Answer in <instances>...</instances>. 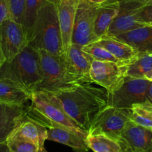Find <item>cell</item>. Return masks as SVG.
Masks as SVG:
<instances>
[{"instance_id": "f546056e", "label": "cell", "mask_w": 152, "mask_h": 152, "mask_svg": "<svg viewBox=\"0 0 152 152\" xmlns=\"http://www.w3.org/2000/svg\"><path fill=\"white\" fill-rule=\"evenodd\" d=\"M11 18L8 0H0V25L7 19Z\"/></svg>"}, {"instance_id": "30bf717a", "label": "cell", "mask_w": 152, "mask_h": 152, "mask_svg": "<svg viewBox=\"0 0 152 152\" xmlns=\"http://www.w3.org/2000/svg\"><path fill=\"white\" fill-rule=\"evenodd\" d=\"M0 44L5 61L14 59L28 45L27 34L21 23L8 18L0 25Z\"/></svg>"}, {"instance_id": "8992f818", "label": "cell", "mask_w": 152, "mask_h": 152, "mask_svg": "<svg viewBox=\"0 0 152 152\" xmlns=\"http://www.w3.org/2000/svg\"><path fill=\"white\" fill-rule=\"evenodd\" d=\"M149 84L150 81L145 78H132L127 75L117 90L108 93L107 105L119 109H130L135 104L149 101Z\"/></svg>"}, {"instance_id": "3957f363", "label": "cell", "mask_w": 152, "mask_h": 152, "mask_svg": "<svg viewBox=\"0 0 152 152\" xmlns=\"http://www.w3.org/2000/svg\"><path fill=\"white\" fill-rule=\"evenodd\" d=\"M17 83L32 93L42 79L39 52L28 45L11 61L0 67V80Z\"/></svg>"}, {"instance_id": "836d02e7", "label": "cell", "mask_w": 152, "mask_h": 152, "mask_svg": "<svg viewBox=\"0 0 152 152\" xmlns=\"http://www.w3.org/2000/svg\"><path fill=\"white\" fill-rule=\"evenodd\" d=\"M148 96L150 102H152V82L150 81V84L148 87Z\"/></svg>"}, {"instance_id": "7a4b0ae2", "label": "cell", "mask_w": 152, "mask_h": 152, "mask_svg": "<svg viewBox=\"0 0 152 152\" xmlns=\"http://www.w3.org/2000/svg\"><path fill=\"white\" fill-rule=\"evenodd\" d=\"M28 44L37 50L43 49L55 56H64L58 8L55 2L46 0L39 10Z\"/></svg>"}, {"instance_id": "f1b7e54d", "label": "cell", "mask_w": 152, "mask_h": 152, "mask_svg": "<svg viewBox=\"0 0 152 152\" xmlns=\"http://www.w3.org/2000/svg\"><path fill=\"white\" fill-rule=\"evenodd\" d=\"M137 22L144 25L152 23V5H143L139 9L136 15Z\"/></svg>"}, {"instance_id": "ffe728a7", "label": "cell", "mask_w": 152, "mask_h": 152, "mask_svg": "<svg viewBox=\"0 0 152 152\" xmlns=\"http://www.w3.org/2000/svg\"><path fill=\"white\" fill-rule=\"evenodd\" d=\"M13 133L37 145L40 150L44 148L45 141L47 140V128L28 117L26 114L24 120Z\"/></svg>"}, {"instance_id": "d4e9b609", "label": "cell", "mask_w": 152, "mask_h": 152, "mask_svg": "<svg viewBox=\"0 0 152 152\" xmlns=\"http://www.w3.org/2000/svg\"><path fill=\"white\" fill-rule=\"evenodd\" d=\"M152 70V55H139L128 65L127 75L137 78H144Z\"/></svg>"}, {"instance_id": "2e32d148", "label": "cell", "mask_w": 152, "mask_h": 152, "mask_svg": "<svg viewBox=\"0 0 152 152\" xmlns=\"http://www.w3.org/2000/svg\"><path fill=\"white\" fill-rule=\"evenodd\" d=\"M112 37L129 45L139 55H152V26H145Z\"/></svg>"}, {"instance_id": "d6a6232c", "label": "cell", "mask_w": 152, "mask_h": 152, "mask_svg": "<svg viewBox=\"0 0 152 152\" xmlns=\"http://www.w3.org/2000/svg\"><path fill=\"white\" fill-rule=\"evenodd\" d=\"M5 62V58L4 56L3 52H2V47H1V44H0V67L3 65L4 63Z\"/></svg>"}, {"instance_id": "6da1fadb", "label": "cell", "mask_w": 152, "mask_h": 152, "mask_svg": "<svg viewBox=\"0 0 152 152\" xmlns=\"http://www.w3.org/2000/svg\"><path fill=\"white\" fill-rule=\"evenodd\" d=\"M94 84L81 83L67 90L46 93L80 128L88 132L99 113L107 106L108 92Z\"/></svg>"}, {"instance_id": "52a82bcc", "label": "cell", "mask_w": 152, "mask_h": 152, "mask_svg": "<svg viewBox=\"0 0 152 152\" xmlns=\"http://www.w3.org/2000/svg\"><path fill=\"white\" fill-rule=\"evenodd\" d=\"M99 6L85 0H80L75 19L71 44L83 47L99 40L94 31Z\"/></svg>"}, {"instance_id": "ac0fdd59", "label": "cell", "mask_w": 152, "mask_h": 152, "mask_svg": "<svg viewBox=\"0 0 152 152\" xmlns=\"http://www.w3.org/2000/svg\"><path fill=\"white\" fill-rule=\"evenodd\" d=\"M119 11V0H108L99 6L94 31L99 39L105 37L114 19Z\"/></svg>"}, {"instance_id": "7402d4cb", "label": "cell", "mask_w": 152, "mask_h": 152, "mask_svg": "<svg viewBox=\"0 0 152 152\" xmlns=\"http://www.w3.org/2000/svg\"><path fill=\"white\" fill-rule=\"evenodd\" d=\"M129 119L137 125L152 131V102L146 101L130 108Z\"/></svg>"}, {"instance_id": "d590c367", "label": "cell", "mask_w": 152, "mask_h": 152, "mask_svg": "<svg viewBox=\"0 0 152 152\" xmlns=\"http://www.w3.org/2000/svg\"><path fill=\"white\" fill-rule=\"evenodd\" d=\"M144 78H145V79L148 80V81L152 82V70L151 72H149L148 74L145 75V76Z\"/></svg>"}, {"instance_id": "4dcf8cb0", "label": "cell", "mask_w": 152, "mask_h": 152, "mask_svg": "<svg viewBox=\"0 0 152 152\" xmlns=\"http://www.w3.org/2000/svg\"><path fill=\"white\" fill-rule=\"evenodd\" d=\"M85 1H87V2L93 4V5H102V4L106 2L107 1H108V0H85Z\"/></svg>"}, {"instance_id": "8fae6325", "label": "cell", "mask_w": 152, "mask_h": 152, "mask_svg": "<svg viewBox=\"0 0 152 152\" xmlns=\"http://www.w3.org/2000/svg\"><path fill=\"white\" fill-rule=\"evenodd\" d=\"M117 142L122 152H152V131L130 120Z\"/></svg>"}, {"instance_id": "484cf974", "label": "cell", "mask_w": 152, "mask_h": 152, "mask_svg": "<svg viewBox=\"0 0 152 152\" xmlns=\"http://www.w3.org/2000/svg\"><path fill=\"white\" fill-rule=\"evenodd\" d=\"M6 143L10 152H39L40 151L37 145L22 138L14 133L10 135Z\"/></svg>"}, {"instance_id": "8d00e7d4", "label": "cell", "mask_w": 152, "mask_h": 152, "mask_svg": "<svg viewBox=\"0 0 152 152\" xmlns=\"http://www.w3.org/2000/svg\"><path fill=\"white\" fill-rule=\"evenodd\" d=\"M39 152H48V151H46V149L45 148V147H44V148H42L41 150L39 151Z\"/></svg>"}, {"instance_id": "83f0119b", "label": "cell", "mask_w": 152, "mask_h": 152, "mask_svg": "<svg viewBox=\"0 0 152 152\" xmlns=\"http://www.w3.org/2000/svg\"><path fill=\"white\" fill-rule=\"evenodd\" d=\"M11 18L17 23H23L26 0H8Z\"/></svg>"}, {"instance_id": "1f68e13d", "label": "cell", "mask_w": 152, "mask_h": 152, "mask_svg": "<svg viewBox=\"0 0 152 152\" xmlns=\"http://www.w3.org/2000/svg\"><path fill=\"white\" fill-rule=\"evenodd\" d=\"M0 152H10L6 142L3 143H0Z\"/></svg>"}, {"instance_id": "5b68a950", "label": "cell", "mask_w": 152, "mask_h": 152, "mask_svg": "<svg viewBox=\"0 0 152 152\" xmlns=\"http://www.w3.org/2000/svg\"><path fill=\"white\" fill-rule=\"evenodd\" d=\"M42 79L35 91L56 93L72 88L81 82L69 74L65 66L64 57L52 55L46 50L40 49Z\"/></svg>"}, {"instance_id": "e0dca14e", "label": "cell", "mask_w": 152, "mask_h": 152, "mask_svg": "<svg viewBox=\"0 0 152 152\" xmlns=\"http://www.w3.org/2000/svg\"><path fill=\"white\" fill-rule=\"evenodd\" d=\"M47 128V140L56 142L72 148L76 152H88L87 138L78 135L73 131L60 125L49 123Z\"/></svg>"}, {"instance_id": "44dd1931", "label": "cell", "mask_w": 152, "mask_h": 152, "mask_svg": "<svg viewBox=\"0 0 152 152\" xmlns=\"http://www.w3.org/2000/svg\"><path fill=\"white\" fill-rule=\"evenodd\" d=\"M95 43L103 47L119 61L128 65L139 56L131 46L113 37H102Z\"/></svg>"}, {"instance_id": "d6986e66", "label": "cell", "mask_w": 152, "mask_h": 152, "mask_svg": "<svg viewBox=\"0 0 152 152\" xmlns=\"http://www.w3.org/2000/svg\"><path fill=\"white\" fill-rule=\"evenodd\" d=\"M31 93L11 80H0V102L8 104L26 107L31 101Z\"/></svg>"}, {"instance_id": "f35d334b", "label": "cell", "mask_w": 152, "mask_h": 152, "mask_svg": "<svg viewBox=\"0 0 152 152\" xmlns=\"http://www.w3.org/2000/svg\"><path fill=\"white\" fill-rule=\"evenodd\" d=\"M146 26H152V23H150V24H148V25H146Z\"/></svg>"}, {"instance_id": "4fadbf2b", "label": "cell", "mask_w": 152, "mask_h": 152, "mask_svg": "<svg viewBox=\"0 0 152 152\" xmlns=\"http://www.w3.org/2000/svg\"><path fill=\"white\" fill-rule=\"evenodd\" d=\"M67 71L79 82H93L90 72L93 59L82 50V46L72 43L64 56Z\"/></svg>"}, {"instance_id": "4316f807", "label": "cell", "mask_w": 152, "mask_h": 152, "mask_svg": "<svg viewBox=\"0 0 152 152\" xmlns=\"http://www.w3.org/2000/svg\"><path fill=\"white\" fill-rule=\"evenodd\" d=\"M82 50L90 55L93 60L99 61H110V62L117 63V64H125L121 62L120 61L116 58L113 55H111L107 50L104 49L102 46L96 44L95 43L87 45L82 47ZM128 65V64H127Z\"/></svg>"}, {"instance_id": "7c38bea8", "label": "cell", "mask_w": 152, "mask_h": 152, "mask_svg": "<svg viewBox=\"0 0 152 152\" xmlns=\"http://www.w3.org/2000/svg\"><path fill=\"white\" fill-rule=\"evenodd\" d=\"M143 4L137 0H119V11L108 30L107 37L117 36L145 25L139 23L136 15Z\"/></svg>"}, {"instance_id": "74e56055", "label": "cell", "mask_w": 152, "mask_h": 152, "mask_svg": "<svg viewBox=\"0 0 152 152\" xmlns=\"http://www.w3.org/2000/svg\"><path fill=\"white\" fill-rule=\"evenodd\" d=\"M49 1H52V2H55V3L57 4L58 2H60V1H61V0H49Z\"/></svg>"}, {"instance_id": "277c9868", "label": "cell", "mask_w": 152, "mask_h": 152, "mask_svg": "<svg viewBox=\"0 0 152 152\" xmlns=\"http://www.w3.org/2000/svg\"><path fill=\"white\" fill-rule=\"evenodd\" d=\"M30 102V106L26 107V116L28 118L43 126L49 123L55 124L67 128L84 138L87 137L88 132L80 128L46 93L33 92Z\"/></svg>"}, {"instance_id": "ba28073f", "label": "cell", "mask_w": 152, "mask_h": 152, "mask_svg": "<svg viewBox=\"0 0 152 152\" xmlns=\"http://www.w3.org/2000/svg\"><path fill=\"white\" fill-rule=\"evenodd\" d=\"M130 109H119L112 106L104 108L88 130V134H105L117 141L121 133L130 122Z\"/></svg>"}, {"instance_id": "e575fe53", "label": "cell", "mask_w": 152, "mask_h": 152, "mask_svg": "<svg viewBox=\"0 0 152 152\" xmlns=\"http://www.w3.org/2000/svg\"><path fill=\"white\" fill-rule=\"evenodd\" d=\"M144 5H152V0H137Z\"/></svg>"}, {"instance_id": "9c48e42d", "label": "cell", "mask_w": 152, "mask_h": 152, "mask_svg": "<svg viewBox=\"0 0 152 152\" xmlns=\"http://www.w3.org/2000/svg\"><path fill=\"white\" fill-rule=\"evenodd\" d=\"M128 65L110 61L93 60L90 69V79L104 88L108 93L117 90L127 76Z\"/></svg>"}, {"instance_id": "603a6c76", "label": "cell", "mask_w": 152, "mask_h": 152, "mask_svg": "<svg viewBox=\"0 0 152 152\" xmlns=\"http://www.w3.org/2000/svg\"><path fill=\"white\" fill-rule=\"evenodd\" d=\"M87 142L93 152H122L119 143L105 134H88Z\"/></svg>"}, {"instance_id": "9a60e30c", "label": "cell", "mask_w": 152, "mask_h": 152, "mask_svg": "<svg viewBox=\"0 0 152 152\" xmlns=\"http://www.w3.org/2000/svg\"><path fill=\"white\" fill-rule=\"evenodd\" d=\"M26 114V107L0 102V143L5 142L14 130L22 123Z\"/></svg>"}, {"instance_id": "5bb4252c", "label": "cell", "mask_w": 152, "mask_h": 152, "mask_svg": "<svg viewBox=\"0 0 152 152\" xmlns=\"http://www.w3.org/2000/svg\"><path fill=\"white\" fill-rule=\"evenodd\" d=\"M80 0H61L57 3L64 55L71 45L75 19Z\"/></svg>"}, {"instance_id": "cb8c5ba5", "label": "cell", "mask_w": 152, "mask_h": 152, "mask_svg": "<svg viewBox=\"0 0 152 152\" xmlns=\"http://www.w3.org/2000/svg\"><path fill=\"white\" fill-rule=\"evenodd\" d=\"M46 1V0H26V5H25L22 25L26 31L28 42L33 33L38 11Z\"/></svg>"}]
</instances>
